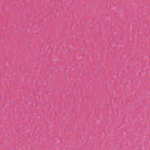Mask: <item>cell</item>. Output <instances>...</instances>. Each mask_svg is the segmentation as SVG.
Masks as SVG:
<instances>
[]
</instances>
